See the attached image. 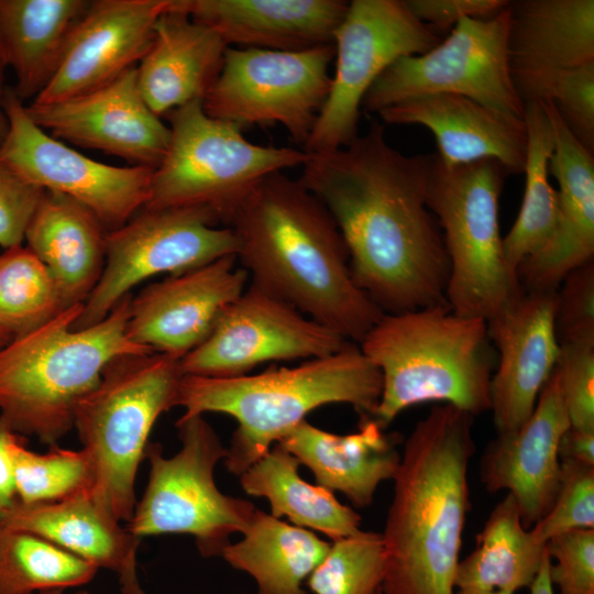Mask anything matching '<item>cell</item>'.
<instances>
[{
    "label": "cell",
    "instance_id": "35",
    "mask_svg": "<svg viewBox=\"0 0 594 594\" xmlns=\"http://www.w3.org/2000/svg\"><path fill=\"white\" fill-rule=\"evenodd\" d=\"M98 568L35 534L0 527V594L78 587Z\"/></svg>",
    "mask_w": 594,
    "mask_h": 594
},
{
    "label": "cell",
    "instance_id": "39",
    "mask_svg": "<svg viewBox=\"0 0 594 594\" xmlns=\"http://www.w3.org/2000/svg\"><path fill=\"white\" fill-rule=\"evenodd\" d=\"M560 485L551 509L530 529L543 543L573 530L594 528V465L560 461Z\"/></svg>",
    "mask_w": 594,
    "mask_h": 594
},
{
    "label": "cell",
    "instance_id": "11",
    "mask_svg": "<svg viewBox=\"0 0 594 594\" xmlns=\"http://www.w3.org/2000/svg\"><path fill=\"white\" fill-rule=\"evenodd\" d=\"M333 57V44L302 51L229 46L202 108L242 130L280 124L305 146L329 95Z\"/></svg>",
    "mask_w": 594,
    "mask_h": 594
},
{
    "label": "cell",
    "instance_id": "17",
    "mask_svg": "<svg viewBox=\"0 0 594 594\" xmlns=\"http://www.w3.org/2000/svg\"><path fill=\"white\" fill-rule=\"evenodd\" d=\"M248 282L235 255L154 282L131 297L128 338L180 361L208 337Z\"/></svg>",
    "mask_w": 594,
    "mask_h": 594
},
{
    "label": "cell",
    "instance_id": "20",
    "mask_svg": "<svg viewBox=\"0 0 594 594\" xmlns=\"http://www.w3.org/2000/svg\"><path fill=\"white\" fill-rule=\"evenodd\" d=\"M170 2L89 1L68 36L54 76L32 102L53 103L88 92L136 67Z\"/></svg>",
    "mask_w": 594,
    "mask_h": 594
},
{
    "label": "cell",
    "instance_id": "37",
    "mask_svg": "<svg viewBox=\"0 0 594 594\" xmlns=\"http://www.w3.org/2000/svg\"><path fill=\"white\" fill-rule=\"evenodd\" d=\"M16 499L23 504L54 503L92 488L95 470L85 449L52 446L38 453L28 448L22 436L12 432L8 441Z\"/></svg>",
    "mask_w": 594,
    "mask_h": 594
},
{
    "label": "cell",
    "instance_id": "45",
    "mask_svg": "<svg viewBox=\"0 0 594 594\" xmlns=\"http://www.w3.org/2000/svg\"><path fill=\"white\" fill-rule=\"evenodd\" d=\"M410 12L436 33L450 30L462 19H488L504 10L507 0H405Z\"/></svg>",
    "mask_w": 594,
    "mask_h": 594
},
{
    "label": "cell",
    "instance_id": "52",
    "mask_svg": "<svg viewBox=\"0 0 594 594\" xmlns=\"http://www.w3.org/2000/svg\"><path fill=\"white\" fill-rule=\"evenodd\" d=\"M6 344H7V341L0 336V348Z\"/></svg>",
    "mask_w": 594,
    "mask_h": 594
},
{
    "label": "cell",
    "instance_id": "48",
    "mask_svg": "<svg viewBox=\"0 0 594 594\" xmlns=\"http://www.w3.org/2000/svg\"><path fill=\"white\" fill-rule=\"evenodd\" d=\"M549 570H550V558L547 552V556L543 559L542 564L534 582L529 586L530 594H553V585L550 580Z\"/></svg>",
    "mask_w": 594,
    "mask_h": 594
},
{
    "label": "cell",
    "instance_id": "49",
    "mask_svg": "<svg viewBox=\"0 0 594 594\" xmlns=\"http://www.w3.org/2000/svg\"><path fill=\"white\" fill-rule=\"evenodd\" d=\"M6 65L0 58V145L2 144L8 132V119L3 110V96L6 87L3 84Z\"/></svg>",
    "mask_w": 594,
    "mask_h": 594
},
{
    "label": "cell",
    "instance_id": "51",
    "mask_svg": "<svg viewBox=\"0 0 594 594\" xmlns=\"http://www.w3.org/2000/svg\"><path fill=\"white\" fill-rule=\"evenodd\" d=\"M35 594H66L65 591H62V590H54V591H46V592H41V593H35ZM73 594H89L88 592L86 591H77Z\"/></svg>",
    "mask_w": 594,
    "mask_h": 594
},
{
    "label": "cell",
    "instance_id": "10",
    "mask_svg": "<svg viewBox=\"0 0 594 594\" xmlns=\"http://www.w3.org/2000/svg\"><path fill=\"white\" fill-rule=\"evenodd\" d=\"M176 428L182 448L175 455L164 457L160 443L146 446L148 483L127 528L139 538L187 534L202 557L221 556L230 536L245 530L256 507L217 487L213 472L227 448L202 415L182 416Z\"/></svg>",
    "mask_w": 594,
    "mask_h": 594
},
{
    "label": "cell",
    "instance_id": "44",
    "mask_svg": "<svg viewBox=\"0 0 594 594\" xmlns=\"http://www.w3.org/2000/svg\"><path fill=\"white\" fill-rule=\"evenodd\" d=\"M43 193L0 158V246L4 250L23 244L28 223Z\"/></svg>",
    "mask_w": 594,
    "mask_h": 594
},
{
    "label": "cell",
    "instance_id": "47",
    "mask_svg": "<svg viewBox=\"0 0 594 594\" xmlns=\"http://www.w3.org/2000/svg\"><path fill=\"white\" fill-rule=\"evenodd\" d=\"M12 432L0 418V527L6 513L16 501L13 471L7 449Z\"/></svg>",
    "mask_w": 594,
    "mask_h": 594
},
{
    "label": "cell",
    "instance_id": "29",
    "mask_svg": "<svg viewBox=\"0 0 594 594\" xmlns=\"http://www.w3.org/2000/svg\"><path fill=\"white\" fill-rule=\"evenodd\" d=\"M107 230L79 201L44 190L25 230V246L53 276L66 307L84 304L106 262Z\"/></svg>",
    "mask_w": 594,
    "mask_h": 594
},
{
    "label": "cell",
    "instance_id": "33",
    "mask_svg": "<svg viewBox=\"0 0 594 594\" xmlns=\"http://www.w3.org/2000/svg\"><path fill=\"white\" fill-rule=\"evenodd\" d=\"M546 556L547 543L524 528L515 498L507 493L476 535V548L459 561L454 586L514 594L531 585Z\"/></svg>",
    "mask_w": 594,
    "mask_h": 594
},
{
    "label": "cell",
    "instance_id": "34",
    "mask_svg": "<svg viewBox=\"0 0 594 594\" xmlns=\"http://www.w3.org/2000/svg\"><path fill=\"white\" fill-rule=\"evenodd\" d=\"M524 121L527 132L522 172L526 175L525 191L517 218L503 238L506 263L515 272L522 261L550 243L559 223L558 190L549 180V161L554 138L543 103H526Z\"/></svg>",
    "mask_w": 594,
    "mask_h": 594
},
{
    "label": "cell",
    "instance_id": "22",
    "mask_svg": "<svg viewBox=\"0 0 594 594\" xmlns=\"http://www.w3.org/2000/svg\"><path fill=\"white\" fill-rule=\"evenodd\" d=\"M508 62L524 105L559 73L594 62L593 0L509 1Z\"/></svg>",
    "mask_w": 594,
    "mask_h": 594
},
{
    "label": "cell",
    "instance_id": "2",
    "mask_svg": "<svg viewBox=\"0 0 594 594\" xmlns=\"http://www.w3.org/2000/svg\"><path fill=\"white\" fill-rule=\"evenodd\" d=\"M250 285L360 343L384 314L354 283L349 252L324 206L299 180L261 179L227 220Z\"/></svg>",
    "mask_w": 594,
    "mask_h": 594
},
{
    "label": "cell",
    "instance_id": "31",
    "mask_svg": "<svg viewBox=\"0 0 594 594\" xmlns=\"http://www.w3.org/2000/svg\"><path fill=\"white\" fill-rule=\"evenodd\" d=\"M242 535L221 557L255 580L256 594H307L305 581L331 544L257 508Z\"/></svg>",
    "mask_w": 594,
    "mask_h": 594
},
{
    "label": "cell",
    "instance_id": "43",
    "mask_svg": "<svg viewBox=\"0 0 594 594\" xmlns=\"http://www.w3.org/2000/svg\"><path fill=\"white\" fill-rule=\"evenodd\" d=\"M549 575L560 594H594V528L573 529L547 542Z\"/></svg>",
    "mask_w": 594,
    "mask_h": 594
},
{
    "label": "cell",
    "instance_id": "50",
    "mask_svg": "<svg viewBox=\"0 0 594 594\" xmlns=\"http://www.w3.org/2000/svg\"><path fill=\"white\" fill-rule=\"evenodd\" d=\"M457 594H513L507 591H460Z\"/></svg>",
    "mask_w": 594,
    "mask_h": 594
},
{
    "label": "cell",
    "instance_id": "53",
    "mask_svg": "<svg viewBox=\"0 0 594 594\" xmlns=\"http://www.w3.org/2000/svg\"><path fill=\"white\" fill-rule=\"evenodd\" d=\"M376 594H383V592L381 591V588L378 590V592Z\"/></svg>",
    "mask_w": 594,
    "mask_h": 594
},
{
    "label": "cell",
    "instance_id": "41",
    "mask_svg": "<svg viewBox=\"0 0 594 594\" xmlns=\"http://www.w3.org/2000/svg\"><path fill=\"white\" fill-rule=\"evenodd\" d=\"M559 344H594V260L569 272L556 293Z\"/></svg>",
    "mask_w": 594,
    "mask_h": 594
},
{
    "label": "cell",
    "instance_id": "16",
    "mask_svg": "<svg viewBox=\"0 0 594 594\" xmlns=\"http://www.w3.org/2000/svg\"><path fill=\"white\" fill-rule=\"evenodd\" d=\"M346 342L293 306L249 285L179 365L183 375L237 377L265 362L324 356Z\"/></svg>",
    "mask_w": 594,
    "mask_h": 594
},
{
    "label": "cell",
    "instance_id": "28",
    "mask_svg": "<svg viewBox=\"0 0 594 594\" xmlns=\"http://www.w3.org/2000/svg\"><path fill=\"white\" fill-rule=\"evenodd\" d=\"M397 432H385L373 418L360 419L359 430L336 435L307 420L277 443L311 470L318 485L339 491L356 507H366L381 482L393 480L399 462Z\"/></svg>",
    "mask_w": 594,
    "mask_h": 594
},
{
    "label": "cell",
    "instance_id": "40",
    "mask_svg": "<svg viewBox=\"0 0 594 594\" xmlns=\"http://www.w3.org/2000/svg\"><path fill=\"white\" fill-rule=\"evenodd\" d=\"M539 101H551L574 138L594 153V62L559 73Z\"/></svg>",
    "mask_w": 594,
    "mask_h": 594
},
{
    "label": "cell",
    "instance_id": "19",
    "mask_svg": "<svg viewBox=\"0 0 594 594\" xmlns=\"http://www.w3.org/2000/svg\"><path fill=\"white\" fill-rule=\"evenodd\" d=\"M556 293L522 289L486 320L497 354L490 383L497 435L514 432L526 422L557 365Z\"/></svg>",
    "mask_w": 594,
    "mask_h": 594
},
{
    "label": "cell",
    "instance_id": "5",
    "mask_svg": "<svg viewBox=\"0 0 594 594\" xmlns=\"http://www.w3.org/2000/svg\"><path fill=\"white\" fill-rule=\"evenodd\" d=\"M359 346L382 374L373 419L383 428L404 409L427 402L474 417L490 410L497 354L483 318L457 315L448 302L384 312Z\"/></svg>",
    "mask_w": 594,
    "mask_h": 594
},
{
    "label": "cell",
    "instance_id": "26",
    "mask_svg": "<svg viewBox=\"0 0 594 594\" xmlns=\"http://www.w3.org/2000/svg\"><path fill=\"white\" fill-rule=\"evenodd\" d=\"M228 46L302 51L333 44L349 3L340 0H177Z\"/></svg>",
    "mask_w": 594,
    "mask_h": 594
},
{
    "label": "cell",
    "instance_id": "14",
    "mask_svg": "<svg viewBox=\"0 0 594 594\" xmlns=\"http://www.w3.org/2000/svg\"><path fill=\"white\" fill-rule=\"evenodd\" d=\"M219 223L204 208H143L123 226L107 232L102 274L73 328L98 323L148 278L234 255L233 233Z\"/></svg>",
    "mask_w": 594,
    "mask_h": 594
},
{
    "label": "cell",
    "instance_id": "32",
    "mask_svg": "<svg viewBox=\"0 0 594 594\" xmlns=\"http://www.w3.org/2000/svg\"><path fill=\"white\" fill-rule=\"evenodd\" d=\"M300 462L279 443L240 475L249 495L265 497L271 515L317 530L333 541L359 532L361 516L341 504L333 492L304 481Z\"/></svg>",
    "mask_w": 594,
    "mask_h": 594
},
{
    "label": "cell",
    "instance_id": "6",
    "mask_svg": "<svg viewBox=\"0 0 594 594\" xmlns=\"http://www.w3.org/2000/svg\"><path fill=\"white\" fill-rule=\"evenodd\" d=\"M131 297L81 329L73 324L84 304L70 306L0 348V418L13 432L55 446L73 429L77 404L110 361L152 353L128 338Z\"/></svg>",
    "mask_w": 594,
    "mask_h": 594
},
{
    "label": "cell",
    "instance_id": "23",
    "mask_svg": "<svg viewBox=\"0 0 594 594\" xmlns=\"http://www.w3.org/2000/svg\"><path fill=\"white\" fill-rule=\"evenodd\" d=\"M553 131L549 174L558 182L559 223L550 243L516 270L526 290H557L573 268L594 260V157L551 101H541Z\"/></svg>",
    "mask_w": 594,
    "mask_h": 594
},
{
    "label": "cell",
    "instance_id": "18",
    "mask_svg": "<svg viewBox=\"0 0 594 594\" xmlns=\"http://www.w3.org/2000/svg\"><path fill=\"white\" fill-rule=\"evenodd\" d=\"M30 118L51 135L155 168L163 160L169 127L142 97L133 67L88 92L53 102L26 106Z\"/></svg>",
    "mask_w": 594,
    "mask_h": 594
},
{
    "label": "cell",
    "instance_id": "12",
    "mask_svg": "<svg viewBox=\"0 0 594 594\" xmlns=\"http://www.w3.org/2000/svg\"><path fill=\"white\" fill-rule=\"evenodd\" d=\"M508 6L488 19L462 18L436 47L395 61L367 90L362 108L378 113L416 96L454 94L524 120L508 62Z\"/></svg>",
    "mask_w": 594,
    "mask_h": 594
},
{
    "label": "cell",
    "instance_id": "1",
    "mask_svg": "<svg viewBox=\"0 0 594 594\" xmlns=\"http://www.w3.org/2000/svg\"><path fill=\"white\" fill-rule=\"evenodd\" d=\"M429 163L430 154L395 150L373 121L348 145L309 154L298 179L339 229L354 283L385 314L447 302L450 264L426 200Z\"/></svg>",
    "mask_w": 594,
    "mask_h": 594
},
{
    "label": "cell",
    "instance_id": "7",
    "mask_svg": "<svg viewBox=\"0 0 594 594\" xmlns=\"http://www.w3.org/2000/svg\"><path fill=\"white\" fill-rule=\"evenodd\" d=\"M179 360L162 353L114 358L77 404L73 428L94 464L95 497L120 521L133 515L135 480L158 417L176 407Z\"/></svg>",
    "mask_w": 594,
    "mask_h": 594
},
{
    "label": "cell",
    "instance_id": "42",
    "mask_svg": "<svg viewBox=\"0 0 594 594\" xmlns=\"http://www.w3.org/2000/svg\"><path fill=\"white\" fill-rule=\"evenodd\" d=\"M554 371L570 426L594 431V344H561Z\"/></svg>",
    "mask_w": 594,
    "mask_h": 594
},
{
    "label": "cell",
    "instance_id": "27",
    "mask_svg": "<svg viewBox=\"0 0 594 594\" xmlns=\"http://www.w3.org/2000/svg\"><path fill=\"white\" fill-rule=\"evenodd\" d=\"M228 47L213 29L194 20L172 0L136 66L138 86L150 109L162 117L202 100L221 70Z\"/></svg>",
    "mask_w": 594,
    "mask_h": 594
},
{
    "label": "cell",
    "instance_id": "8",
    "mask_svg": "<svg viewBox=\"0 0 594 594\" xmlns=\"http://www.w3.org/2000/svg\"><path fill=\"white\" fill-rule=\"evenodd\" d=\"M507 175L494 160L446 167L430 154L426 200L442 231L450 264L446 300L457 315L487 320L524 289L499 232Z\"/></svg>",
    "mask_w": 594,
    "mask_h": 594
},
{
    "label": "cell",
    "instance_id": "13",
    "mask_svg": "<svg viewBox=\"0 0 594 594\" xmlns=\"http://www.w3.org/2000/svg\"><path fill=\"white\" fill-rule=\"evenodd\" d=\"M440 42L405 1H351L333 35L329 95L304 151L330 152L352 142L359 135L363 98L375 80L398 58L424 54Z\"/></svg>",
    "mask_w": 594,
    "mask_h": 594
},
{
    "label": "cell",
    "instance_id": "9",
    "mask_svg": "<svg viewBox=\"0 0 594 594\" xmlns=\"http://www.w3.org/2000/svg\"><path fill=\"white\" fill-rule=\"evenodd\" d=\"M166 116L170 138L163 160L154 168L146 209L204 208L226 224L261 179L302 166L309 157L293 147L248 141L239 125L208 116L202 100Z\"/></svg>",
    "mask_w": 594,
    "mask_h": 594
},
{
    "label": "cell",
    "instance_id": "25",
    "mask_svg": "<svg viewBox=\"0 0 594 594\" xmlns=\"http://www.w3.org/2000/svg\"><path fill=\"white\" fill-rule=\"evenodd\" d=\"M1 526L35 534L98 569L109 570L121 594H145L138 571L141 538L121 526L91 488L54 503L23 504L16 499Z\"/></svg>",
    "mask_w": 594,
    "mask_h": 594
},
{
    "label": "cell",
    "instance_id": "3",
    "mask_svg": "<svg viewBox=\"0 0 594 594\" xmlns=\"http://www.w3.org/2000/svg\"><path fill=\"white\" fill-rule=\"evenodd\" d=\"M474 416L433 406L405 441L384 532L383 594H454Z\"/></svg>",
    "mask_w": 594,
    "mask_h": 594
},
{
    "label": "cell",
    "instance_id": "4",
    "mask_svg": "<svg viewBox=\"0 0 594 594\" xmlns=\"http://www.w3.org/2000/svg\"><path fill=\"white\" fill-rule=\"evenodd\" d=\"M381 394L380 370L348 341L295 367L237 377L183 375L176 406L185 409L183 416L220 413L238 421L223 460L240 476L316 408L344 403L360 419L373 418Z\"/></svg>",
    "mask_w": 594,
    "mask_h": 594
},
{
    "label": "cell",
    "instance_id": "21",
    "mask_svg": "<svg viewBox=\"0 0 594 594\" xmlns=\"http://www.w3.org/2000/svg\"><path fill=\"white\" fill-rule=\"evenodd\" d=\"M569 427L553 370L526 422L514 432L497 435L482 455L481 481L485 490L491 494L508 491L526 529L537 524L554 503L561 476L558 447Z\"/></svg>",
    "mask_w": 594,
    "mask_h": 594
},
{
    "label": "cell",
    "instance_id": "38",
    "mask_svg": "<svg viewBox=\"0 0 594 594\" xmlns=\"http://www.w3.org/2000/svg\"><path fill=\"white\" fill-rule=\"evenodd\" d=\"M384 572L382 534L360 530L334 540L306 582L314 594H376Z\"/></svg>",
    "mask_w": 594,
    "mask_h": 594
},
{
    "label": "cell",
    "instance_id": "46",
    "mask_svg": "<svg viewBox=\"0 0 594 594\" xmlns=\"http://www.w3.org/2000/svg\"><path fill=\"white\" fill-rule=\"evenodd\" d=\"M558 455L560 461H576L594 465V431L570 426L560 439Z\"/></svg>",
    "mask_w": 594,
    "mask_h": 594
},
{
    "label": "cell",
    "instance_id": "30",
    "mask_svg": "<svg viewBox=\"0 0 594 594\" xmlns=\"http://www.w3.org/2000/svg\"><path fill=\"white\" fill-rule=\"evenodd\" d=\"M86 0H0V58L16 77L21 100L35 98L54 76Z\"/></svg>",
    "mask_w": 594,
    "mask_h": 594
},
{
    "label": "cell",
    "instance_id": "15",
    "mask_svg": "<svg viewBox=\"0 0 594 594\" xmlns=\"http://www.w3.org/2000/svg\"><path fill=\"white\" fill-rule=\"evenodd\" d=\"M3 110L8 132L0 158L23 179L79 201L108 232L145 207L154 168L112 166L85 156L40 128L10 87L4 91Z\"/></svg>",
    "mask_w": 594,
    "mask_h": 594
},
{
    "label": "cell",
    "instance_id": "24",
    "mask_svg": "<svg viewBox=\"0 0 594 594\" xmlns=\"http://www.w3.org/2000/svg\"><path fill=\"white\" fill-rule=\"evenodd\" d=\"M378 116L386 124H419L430 130L438 145L436 155L446 167L494 160L508 175L524 172L525 121L468 97L420 95L387 107Z\"/></svg>",
    "mask_w": 594,
    "mask_h": 594
},
{
    "label": "cell",
    "instance_id": "36",
    "mask_svg": "<svg viewBox=\"0 0 594 594\" xmlns=\"http://www.w3.org/2000/svg\"><path fill=\"white\" fill-rule=\"evenodd\" d=\"M66 308L50 271L25 245L0 254V336L7 343Z\"/></svg>",
    "mask_w": 594,
    "mask_h": 594
}]
</instances>
